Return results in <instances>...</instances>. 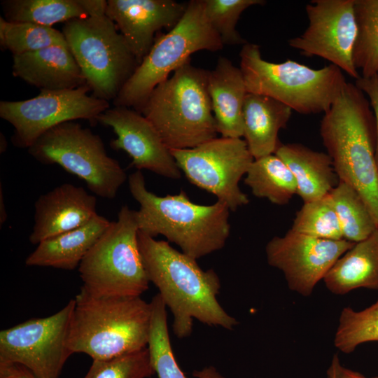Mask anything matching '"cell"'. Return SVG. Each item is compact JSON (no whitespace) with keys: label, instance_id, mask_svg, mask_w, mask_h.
Instances as JSON below:
<instances>
[{"label":"cell","instance_id":"25","mask_svg":"<svg viewBox=\"0 0 378 378\" xmlns=\"http://www.w3.org/2000/svg\"><path fill=\"white\" fill-rule=\"evenodd\" d=\"M150 304L151 314L147 347L154 372L159 378H187L173 353L168 330L167 307L159 293L153 296ZM194 376L197 378H224L212 366L195 371Z\"/></svg>","mask_w":378,"mask_h":378},{"label":"cell","instance_id":"29","mask_svg":"<svg viewBox=\"0 0 378 378\" xmlns=\"http://www.w3.org/2000/svg\"><path fill=\"white\" fill-rule=\"evenodd\" d=\"M357 35L353 52L361 77L378 76V0H355Z\"/></svg>","mask_w":378,"mask_h":378},{"label":"cell","instance_id":"9","mask_svg":"<svg viewBox=\"0 0 378 378\" xmlns=\"http://www.w3.org/2000/svg\"><path fill=\"white\" fill-rule=\"evenodd\" d=\"M62 32L92 96L113 101L138 66L115 24L106 13L90 15L65 22Z\"/></svg>","mask_w":378,"mask_h":378},{"label":"cell","instance_id":"5","mask_svg":"<svg viewBox=\"0 0 378 378\" xmlns=\"http://www.w3.org/2000/svg\"><path fill=\"white\" fill-rule=\"evenodd\" d=\"M209 71L188 60L153 90L140 111L169 150L192 148L217 136Z\"/></svg>","mask_w":378,"mask_h":378},{"label":"cell","instance_id":"10","mask_svg":"<svg viewBox=\"0 0 378 378\" xmlns=\"http://www.w3.org/2000/svg\"><path fill=\"white\" fill-rule=\"evenodd\" d=\"M27 150L41 163L58 164L83 179L95 196L113 199L127 179L119 162L108 155L100 136L75 121L52 127Z\"/></svg>","mask_w":378,"mask_h":378},{"label":"cell","instance_id":"12","mask_svg":"<svg viewBox=\"0 0 378 378\" xmlns=\"http://www.w3.org/2000/svg\"><path fill=\"white\" fill-rule=\"evenodd\" d=\"M170 151L192 184L215 195L230 211L248 204L239 186L254 160L245 140L216 137L192 148Z\"/></svg>","mask_w":378,"mask_h":378},{"label":"cell","instance_id":"28","mask_svg":"<svg viewBox=\"0 0 378 378\" xmlns=\"http://www.w3.org/2000/svg\"><path fill=\"white\" fill-rule=\"evenodd\" d=\"M329 194L344 239L357 243L367 239L378 229L365 200L351 186L339 181Z\"/></svg>","mask_w":378,"mask_h":378},{"label":"cell","instance_id":"36","mask_svg":"<svg viewBox=\"0 0 378 378\" xmlns=\"http://www.w3.org/2000/svg\"><path fill=\"white\" fill-rule=\"evenodd\" d=\"M327 378H369L362 374L342 366L337 354H335L327 370ZM378 378V377H370Z\"/></svg>","mask_w":378,"mask_h":378},{"label":"cell","instance_id":"3","mask_svg":"<svg viewBox=\"0 0 378 378\" xmlns=\"http://www.w3.org/2000/svg\"><path fill=\"white\" fill-rule=\"evenodd\" d=\"M320 134L339 178L362 196L378 227V167L374 118L364 93L347 83L324 113Z\"/></svg>","mask_w":378,"mask_h":378},{"label":"cell","instance_id":"33","mask_svg":"<svg viewBox=\"0 0 378 378\" xmlns=\"http://www.w3.org/2000/svg\"><path fill=\"white\" fill-rule=\"evenodd\" d=\"M264 3L262 0H203V11L223 45H244L247 42L236 29L240 15L248 7Z\"/></svg>","mask_w":378,"mask_h":378},{"label":"cell","instance_id":"21","mask_svg":"<svg viewBox=\"0 0 378 378\" xmlns=\"http://www.w3.org/2000/svg\"><path fill=\"white\" fill-rule=\"evenodd\" d=\"M110 223L104 216L97 214L86 224L38 244L35 250L26 258L25 264L31 267L74 270L78 267Z\"/></svg>","mask_w":378,"mask_h":378},{"label":"cell","instance_id":"30","mask_svg":"<svg viewBox=\"0 0 378 378\" xmlns=\"http://www.w3.org/2000/svg\"><path fill=\"white\" fill-rule=\"evenodd\" d=\"M0 45L13 55L52 46H68L62 31L29 22H13L0 17Z\"/></svg>","mask_w":378,"mask_h":378},{"label":"cell","instance_id":"37","mask_svg":"<svg viewBox=\"0 0 378 378\" xmlns=\"http://www.w3.org/2000/svg\"><path fill=\"white\" fill-rule=\"evenodd\" d=\"M0 374L10 378H35L24 367L18 365H0Z\"/></svg>","mask_w":378,"mask_h":378},{"label":"cell","instance_id":"19","mask_svg":"<svg viewBox=\"0 0 378 378\" xmlns=\"http://www.w3.org/2000/svg\"><path fill=\"white\" fill-rule=\"evenodd\" d=\"M13 74L41 90L75 89L87 85L68 46H52L13 55Z\"/></svg>","mask_w":378,"mask_h":378},{"label":"cell","instance_id":"8","mask_svg":"<svg viewBox=\"0 0 378 378\" xmlns=\"http://www.w3.org/2000/svg\"><path fill=\"white\" fill-rule=\"evenodd\" d=\"M136 211L121 206L115 221L78 266L82 288L97 297H139L148 288L138 244Z\"/></svg>","mask_w":378,"mask_h":378},{"label":"cell","instance_id":"40","mask_svg":"<svg viewBox=\"0 0 378 378\" xmlns=\"http://www.w3.org/2000/svg\"><path fill=\"white\" fill-rule=\"evenodd\" d=\"M0 378H10V377L5 375L0 374Z\"/></svg>","mask_w":378,"mask_h":378},{"label":"cell","instance_id":"24","mask_svg":"<svg viewBox=\"0 0 378 378\" xmlns=\"http://www.w3.org/2000/svg\"><path fill=\"white\" fill-rule=\"evenodd\" d=\"M323 280L327 288L337 295L360 288L378 290V229L367 239L355 243Z\"/></svg>","mask_w":378,"mask_h":378},{"label":"cell","instance_id":"20","mask_svg":"<svg viewBox=\"0 0 378 378\" xmlns=\"http://www.w3.org/2000/svg\"><path fill=\"white\" fill-rule=\"evenodd\" d=\"M207 88L218 133L223 137L241 138L243 108L248 92L240 68L220 57L215 68L209 71Z\"/></svg>","mask_w":378,"mask_h":378},{"label":"cell","instance_id":"6","mask_svg":"<svg viewBox=\"0 0 378 378\" xmlns=\"http://www.w3.org/2000/svg\"><path fill=\"white\" fill-rule=\"evenodd\" d=\"M239 57L248 92L270 97L304 115L328 111L347 83L335 65L314 69L291 59L270 62L255 43H245Z\"/></svg>","mask_w":378,"mask_h":378},{"label":"cell","instance_id":"32","mask_svg":"<svg viewBox=\"0 0 378 378\" xmlns=\"http://www.w3.org/2000/svg\"><path fill=\"white\" fill-rule=\"evenodd\" d=\"M290 230L319 239H344L330 194L304 202L296 213Z\"/></svg>","mask_w":378,"mask_h":378},{"label":"cell","instance_id":"14","mask_svg":"<svg viewBox=\"0 0 378 378\" xmlns=\"http://www.w3.org/2000/svg\"><path fill=\"white\" fill-rule=\"evenodd\" d=\"M355 0H313L305 6L309 25L288 45L307 57L318 56L349 76H360L354 66L353 52L357 35Z\"/></svg>","mask_w":378,"mask_h":378},{"label":"cell","instance_id":"11","mask_svg":"<svg viewBox=\"0 0 378 378\" xmlns=\"http://www.w3.org/2000/svg\"><path fill=\"white\" fill-rule=\"evenodd\" d=\"M74 300L57 313L31 318L0 332V365L18 364L35 378H59L68 358Z\"/></svg>","mask_w":378,"mask_h":378},{"label":"cell","instance_id":"2","mask_svg":"<svg viewBox=\"0 0 378 378\" xmlns=\"http://www.w3.org/2000/svg\"><path fill=\"white\" fill-rule=\"evenodd\" d=\"M128 184L140 205L136 211L139 231L153 238L162 235L195 259L224 247L230 233V210L225 204H195L183 190L158 196L147 189L139 170L129 176Z\"/></svg>","mask_w":378,"mask_h":378},{"label":"cell","instance_id":"22","mask_svg":"<svg viewBox=\"0 0 378 378\" xmlns=\"http://www.w3.org/2000/svg\"><path fill=\"white\" fill-rule=\"evenodd\" d=\"M292 111L276 99L247 93L243 108V136L254 159L275 153L281 144L279 132L286 127Z\"/></svg>","mask_w":378,"mask_h":378},{"label":"cell","instance_id":"23","mask_svg":"<svg viewBox=\"0 0 378 378\" xmlns=\"http://www.w3.org/2000/svg\"><path fill=\"white\" fill-rule=\"evenodd\" d=\"M288 167L304 202L328 195L339 183L330 157L297 143L281 144L275 153Z\"/></svg>","mask_w":378,"mask_h":378},{"label":"cell","instance_id":"34","mask_svg":"<svg viewBox=\"0 0 378 378\" xmlns=\"http://www.w3.org/2000/svg\"><path fill=\"white\" fill-rule=\"evenodd\" d=\"M154 373L146 347L111 358L93 360L84 378H146Z\"/></svg>","mask_w":378,"mask_h":378},{"label":"cell","instance_id":"1","mask_svg":"<svg viewBox=\"0 0 378 378\" xmlns=\"http://www.w3.org/2000/svg\"><path fill=\"white\" fill-rule=\"evenodd\" d=\"M138 244L150 282L174 316L173 331L178 338L190 335L193 320L232 330L238 324L217 300L220 279L213 269L203 270L195 258L140 231Z\"/></svg>","mask_w":378,"mask_h":378},{"label":"cell","instance_id":"27","mask_svg":"<svg viewBox=\"0 0 378 378\" xmlns=\"http://www.w3.org/2000/svg\"><path fill=\"white\" fill-rule=\"evenodd\" d=\"M4 18L13 22H29L46 27L89 17L83 0H4Z\"/></svg>","mask_w":378,"mask_h":378},{"label":"cell","instance_id":"13","mask_svg":"<svg viewBox=\"0 0 378 378\" xmlns=\"http://www.w3.org/2000/svg\"><path fill=\"white\" fill-rule=\"evenodd\" d=\"M87 85L75 89L41 90L22 101H1L0 117L14 128V146L29 148L43 134L59 124L83 119L92 125L110 108L109 102L89 95Z\"/></svg>","mask_w":378,"mask_h":378},{"label":"cell","instance_id":"39","mask_svg":"<svg viewBox=\"0 0 378 378\" xmlns=\"http://www.w3.org/2000/svg\"><path fill=\"white\" fill-rule=\"evenodd\" d=\"M0 152L1 153H4L6 151V148H7V146H8V144H7V141L6 139V137L5 136L2 134V132H1V138H0Z\"/></svg>","mask_w":378,"mask_h":378},{"label":"cell","instance_id":"35","mask_svg":"<svg viewBox=\"0 0 378 378\" xmlns=\"http://www.w3.org/2000/svg\"><path fill=\"white\" fill-rule=\"evenodd\" d=\"M355 85L365 94L374 111L376 132L375 158L378 167V76L371 78L360 77Z\"/></svg>","mask_w":378,"mask_h":378},{"label":"cell","instance_id":"15","mask_svg":"<svg viewBox=\"0 0 378 378\" xmlns=\"http://www.w3.org/2000/svg\"><path fill=\"white\" fill-rule=\"evenodd\" d=\"M355 243L319 239L290 229L266 245L268 264L280 270L291 290L309 296L336 261Z\"/></svg>","mask_w":378,"mask_h":378},{"label":"cell","instance_id":"17","mask_svg":"<svg viewBox=\"0 0 378 378\" xmlns=\"http://www.w3.org/2000/svg\"><path fill=\"white\" fill-rule=\"evenodd\" d=\"M187 4L173 0H108L106 15L115 24L139 65L162 28L172 29Z\"/></svg>","mask_w":378,"mask_h":378},{"label":"cell","instance_id":"38","mask_svg":"<svg viewBox=\"0 0 378 378\" xmlns=\"http://www.w3.org/2000/svg\"><path fill=\"white\" fill-rule=\"evenodd\" d=\"M7 218V214L5 209V204L4 200V195L2 192L1 186L0 187V224L1 226L4 224Z\"/></svg>","mask_w":378,"mask_h":378},{"label":"cell","instance_id":"31","mask_svg":"<svg viewBox=\"0 0 378 378\" xmlns=\"http://www.w3.org/2000/svg\"><path fill=\"white\" fill-rule=\"evenodd\" d=\"M369 342H378V300L361 311L344 307L334 339L335 346L344 354Z\"/></svg>","mask_w":378,"mask_h":378},{"label":"cell","instance_id":"18","mask_svg":"<svg viewBox=\"0 0 378 378\" xmlns=\"http://www.w3.org/2000/svg\"><path fill=\"white\" fill-rule=\"evenodd\" d=\"M97 198L83 187L62 183L41 195L34 204L32 244L79 227L97 214Z\"/></svg>","mask_w":378,"mask_h":378},{"label":"cell","instance_id":"7","mask_svg":"<svg viewBox=\"0 0 378 378\" xmlns=\"http://www.w3.org/2000/svg\"><path fill=\"white\" fill-rule=\"evenodd\" d=\"M218 34L206 22L203 0H192L179 22L156 37L149 52L113 101L115 106L141 110L153 90L166 80L192 54L223 48Z\"/></svg>","mask_w":378,"mask_h":378},{"label":"cell","instance_id":"16","mask_svg":"<svg viewBox=\"0 0 378 378\" xmlns=\"http://www.w3.org/2000/svg\"><path fill=\"white\" fill-rule=\"evenodd\" d=\"M97 121L113 129L117 137L111 146L126 152L132 159L131 164L138 170H149L173 179L181 177L170 150L153 125L139 111L115 106L100 114Z\"/></svg>","mask_w":378,"mask_h":378},{"label":"cell","instance_id":"26","mask_svg":"<svg viewBox=\"0 0 378 378\" xmlns=\"http://www.w3.org/2000/svg\"><path fill=\"white\" fill-rule=\"evenodd\" d=\"M257 197L266 198L277 205L287 204L297 194L295 177L286 163L272 154L254 159L244 178Z\"/></svg>","mask_w":378,"mask_h":378},{"label":"cell","instance_id":"4","mask_svg":"<svg viewBox=\"0 0 378 378\" xmlns=\"http://www.w3.org/2000/svg\"><path fill=\"white\" fill-rule=\"evenodd\" d=\"M71 318L69 346L92 360L147 347L150 304L139 297H97L80 288Z\"/></svg>","mask_w":378,"mask_h":378}]
</instances>
